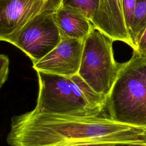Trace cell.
<instances>
[{
    "mask_svg": "<svg viewBox=\"0 0 146 146\" xmlns=\"http://www.w3.org/2000/svg\"><path fill=\"white\" fill-rule=\"evenodd\" d=\"M10 146H70L81 143H146V125L110 117L39 112L34 110L11 117Z\"/></svg>",
    "mask_w": 146,
    "mask_h": 146,
    "instance_id": "1",
    "label": "cell"
},
{
    "mask_svg": "<svg viewBox=\"0 0 146 146\" xmlns=\"http://www.w3.org/2000/svg\"><path fill=\"white\" fill-rule=\"evenodd\" d=\"M38 94L35 111L92 116L101 114L106 96L95 92L78 75L64 76L36 71Z\"/></svg>",
    "mask_w": 146,
    "mask_h": 146,
    "instance_id": "2",
    "label": "cell"
},
{
    "mask_svg": "<svg viewBox=\"0 0 146 146\" xmlns=\"http://www.w3.org/2000/svg\"><path fill=\"white\" fill-rule=\"evenodd\" d=\"M105 108L112 119L146 125V56L133 50L131 59L121 63Z\"/></svg>",
    "mask_w": 146,
    "mask_h": 146,
    "instance_id": "3",
    "label": "cell"
},
{
    "mask_svg": "<svg viewBox=\"0 0 146 146\" xmlns=\"http://www.w3.org/2000/svg\"><path fill=\"white\" fill-rule=\"evenodd\" d=\"M112 38L94 25L83 42L78 74L97 93L106 96L117 75L121 63L113 56Z\"/></svg>",
    "mask_w": 146,
    "mask_h": 146,
    "instance_id": "4",
    "label": "cell"
},
{
    "mask_svg": "<svg viewBox=\"0 0 146 146\" xmlns=\"http://www.w3.org/2000/svg\"><path fill=\"white\" fill-rule=\"evenodd\" d=\"M61 39L54 11H46L31 19L11 44L22 50L35 64L57 46Z\"/></svg>",
    "mask_w": 146,
    "mask_h": 146,
    "instance_id": "5",
    "label": "cell"
},
{
    "mask_svg": "<svg viewBox=\"0 0 146 146\" xmlns=\"http://www.w3.org/2000/svg\"><path fill=\"white\" fill-rule=\"evenodd\" d=\"M84 40L62 37L57 46L38 62L33 64V68L36 71L64 76L78 74Z\"/></svg>",
    "mask_w": 146,
    "mask_h": 146,
    "instance_id": "6",
    "label": "cell"
},
{
    "mask_svg": "<svg viewBox=\"0 0 146 146\" xmlns=\"http://www.w3.org/2000/svg\"><path fill=\"white\" fill-rule=\"evenodd\" d=\"M46 0H0V41L12 43L22 29L43 12Z\"/></svg>",
    "mask_w": 146,
    "mask_h": 146,
    "instance_id": "7",
    "label": "cell"
},
{
    "mask_svg": "<svg viewBox=\"0 0 146 146\" xmlns=\"http://www.w3.org/2000/svg\"><path fill=\"white\" fill-rule=\"evenodd\" d=\"M91 22L114 40L123 42L133 48L124 19L122 0H100L99 8Z\"/></svg>",
    "mask_w": 146,
    "mask_h": 146,
    "instance_id": "8",
    "label": "cell"
},
{
    "mask_svg": "<svg viewBox=\"0 0 146 146\" xmlns=\"http://www.w3.org/2000/svg\"><path fill=\"white\" fill-rule=\"evenodd\" d=\"M54 17L62 37L84 40L93 26L81 13L62 5L54 11Z\"/></svg>",
    "mask_w": 146,
    "mask_h": 146,
    "instance_id": "9",
    "label": "cell"
},
{
    "mask_svg": "<svg viewBox=\"0 0 146 146\" xmlns=\"http://www.w3.org/2000/svg\"><path fill=\"white\" fill-rule=\"evenodd\" d=\"M146 29V0H136L134 18L130 35L133 50L136 49L143 34Z\"/></svg>",
    "mask_w": 146,
    "mask_h": 146,
    "instance_id": "10",
    "label": "cell"
},
{
    "mask_svg": "<svg viewBox=\"0 0 146 146\" xmlns=\"http://www.w3.org/2000/svg\"><path fill=\"white\" fill-rule=\"evenodd\" d=\"M100 0H62L61 5L78 11L89 20L97 11Z\"/></svg>",
    "mask_w": 146,
    "mask_h": 146,
    "instance_id": "11",
    "label": "cell"
},
{
    "mask_svg": "<svg viewBox=\"0 0 146 146\" xmlns=\"http://www.w3.org/2000/svg\"><path fill=\"white\" fill-rule=\"evenodd\" d=\"M135 7L136 0H122L124 19L129 37L131 33V28L134 18Z\"/></svg>",
    "mask_w": 146,
    "mask_h": 146,
    "instance_id": "12",
    "label": "cell"
},
{
    "mask_svg": "<svg viewBox=\"0 0 146 146\" xmlns=\"http://www.w3.org/2000/svg\"><path fill=\"white\" fill-rule=\"evenodd\" d=\"M9 59L5 54H0V89L7 80L9 72Z\"/></svg>",
    "mask_w": 146,
    "mask_h": 146,
    "instance_id": "13",
    "label": "cell"
},
{
    "mask_svg": "<svg viewBox=\"0 0 146 146\" xmlns=\"http://www.w3.org/2000/svg\"><path fill=\"white\" fill-rule=\"evenodd\" d=\"M135 51H137L140 55L146 56V29L138 42Z\"/></svg>",
    "mask_w": 146,
    "mask_h": 146,
    "instance_id": "14",
    "label": "cell"
},
{
    "mask_svg": "<svg viewBox=\"0 0 146 146\" xmlns=\"http://www.w3.org/2000/svg\"><path fill=\"white\" fill-rule=\"evenodd\" d=\"M46 5L44 8V11H55L61 5L62 0H46Z\"/></svg>",
    "mask_w": 146,
    "mask_h": 146,
    "instance_id": "15",
    "label": "cell"
},
{
    "mask_svg": "<svg viewBox=\"0 0 146 146\" xmlns=\"http://www.w3.org/2000/svg\"><path fill=\"white\" fill-rule=\"evenodd\" d=\"M116 143H81L70 146H116Z\"/></svg>",
    "mask_w": 146,
    "mask_h": 146,
    "instance_id": "16",
    "label": "cell"
},
{
    "mask_svg": "<svg viewBox=\"0 0 146 146\" xmlns=\"http://www.w3.org/2000/svg\"><path fill=\"white\" fill-rule=\"evenodd\" d=\"M116 146H146V143H119Z\"/></svg>",
    "mask_w": 146,
    "mask_h": 146,
    "instance_id": "17",
    "label": "cell"
}]
</instances>
